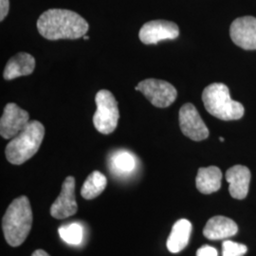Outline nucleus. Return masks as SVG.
Masks as SVG:
<instances>
[{"instance_id":"nucleus-1","label":"nucleus","mask_w":256,"mask_h":256,"mask_svg":"<svg viewBox=\"0 0 256 256\" xmlns=\"http://www.w3.org/2000/svg\"><path fill=\"white\" fill-rule=\"evenodd\" d=\"M39 34L48 40L78 39L84 36L90 26L78 14L68 10H48L37 20Z\"/></svg>"},{"instance_id":"nucleus-2","label":"nucleus","mask_w":256,"mask_h":256,"mask_svg":"<svg viewBox=\"0 0 256 256\" xmlns=\"http://www.w3.org/2000/svg\"><path fill=\"white\" fill-rule=\"evenodd\" d=\"M32 226V210L27 196H22L10 204L3 220L2 229L7 243L18 247L28 238Z\"/></svg>"},{"instance_id":"nucleus-3","label":"nucleus","mask_w":256,"mask_h":256,"mask_svg":"<svg viewBox=\"0 0 256 256\" xmlns=\"http://www.w3.org/2000/svg\"><path fill=\"white\" fill-rule=\"evenodd\" d=\"M45 136V128L38 120H30L6 147V158L12 164L21 165L36 155Z\"/></svg>"},{"instance_id":"nucleus-4","label":"nucleus","mask_w":256,"mask_h":256,"mask_svg":"<svg viewBox=\"0 0 256 256\" xmlns=\"http://www.w3.org/2000/svg\"><path fill=\"white\" fill-rule=\"evenodd\" d=\"M202 101L210 115L223 120L241 119L245 112L240 102L230 98L228 86L221 82H214L205 88Z\"/></svg>"},{"instance_id":"nucleus-5","label":"nucleus","mask_w":256,"mask_h":256,"mask_svg":"<svg viewBox=\"0 0 256 256\" xmlns=\"http://www.w3.org/2000/svg\"><path fill=\"white\" fill-rule=\"evenodd\" d=\"M95 102L97 110L93 116V124L102 134H111L119 122L118 102L114 95L106 90H102L96 94Z\"/></svg>"},{"instance_id":"nucleus-6","label":"nucleus","mask_w":256,"mask_h":256,"mask_svg":"<svg viewBox=\"0 0 256 256\" xmlns=\"http://www.w3.org/2000/svg\"><path fill=\"white\" fill-rule=\"evenodd\" d=\"M135 90L142 92L153 106L160 108L171 106L178 97L174 86L164 80L146 79L138 82Z\"/></svg>"},{"instance_id":"nucleus-7","label":"nucleus","mask_w":256,"mask_h":256,"mask_svg":"<svg viewBox=\"0 0 256 256\" xmlns=\"http://www.w3.org/2000/svg\"><path fill=\"white\" fill-rule=\"evenodd\" d=\"M180 126L186 137L200 142L209 137V129L204 124L194 106L188 102L180 110Z\"/></svg>"},{"instance_id":"nucleus-8","label":"nucleus","mask_w":256,"mask_h":256,"mask_svg":"<svg viewBox=\"0 0 256 256\" xmlns=\"http://www.w3.org/2000/svg\"><path fill=\"white\" fill-rule=\"evenodd\" d=\"M30 115L14 102L6 104L0 120V134L4 138H12L27 126Z\"/></svg>"},{"instance_id":"nucleus-9","label":"nucleus","mask_w":256,"mask_h":256,"mask_svg":"<svg viewBox=\"0 0 256 256\" xmlns=\"http://www.w3.org/2000/svg\"><path fill=\"white\" fill-rule=\"evenodd\" d=\"M180 36V28L174 22L154 20L146 23L140 30V40L146 45L156 44L162 40H173Z\"/></svg>"},{"instance_id":"nucleus-10","label":"nucleus","mask_w":256,"mask_h":256,"mask_svg":"<svg viewBox=\"0 0 256 256\" xmlns=\"http://www.w3.org/2000/svg\"><path fill=\"white\" fill-rule=\"evenodd\" d=\"M78 210L75 198V178L68 176L63 182L62 190L50 207V214L56 220L72 216Z\"/></svg>"},{"instance_id":"nucleus-11","label":"nucleus","mask_w":256,"mask_h":256,"mask_svg":"<svg viewBox=\"0 0 256 256\" xmlns=\"http://www.w3.org/2000/svg\"><path fill=\"white\" fill-rule=\"evenodd\" d=\"M232 42L244 50H256V18L244 16L236 19L230 28Z\"/></svg>"},{"instance_id":"nucleus-12","label":"nucleus","mask_w":256,"mask_h":256,"mask_svg":"<svg viewBox=\"0 0 256 256\" xmlns=\"http://www.w3.org/2000/svg\"><path fill=\"white\" fill-rule=\"evenodd\" d=\"M226 180L229 182L230 196L236 200H244L248 192L250 172L243 165H236L226 172Z\"/></svg>"},{"instance_id":"nucleus-13","label":"nucleus","mask_w":256,"mask_h":256,"mask_svg":"<svg viewBox=\"0 0 256 256\" xmlns=\"http://www.w3.org/2000/svg\"><path fill=\"white\" fill-rule=\"evenodd\" d=\"M238 227L234 220L225 216H214L206 223L203 234L210 240H221L236 234Z\"/></svg>"},{"instance_id":"nucleus-14","label":"nucleus","mask_w":256,"mask_h":256,"mask_svg":"<svg viewBox=\"0 0 256 256\" xmlns=\"http://www.w3.org/2000/svg\"><path fill=\"white\" fill-rule=\"evenodd\" d=\"M36 68V59L27 52H19L9 60L6 64L3 77L5 80H14L20 76L32 74Z\"/></svg>"},{"instance_id":"nucleus-15","label":"nucleus","mask_w":256,"mask_h":256,"mask_svg":"<svg viewBox=\"0 0 256 256\" xmlns=\"http://www.w3.org/2000/svg\"><path fill=\"white\" fill-rule=\"evenodd\" d=\"M192 232V224L189 220L176 221L167 239V248L172 254L182 252L188 245L189 238Z\"/></svg>"},{"instance_id":"nucleus-16","label":"nucleus","mask_w":256,"mask_h":256,"mask_svg":"<svg viewBox=\"0 0 256 256\" xmlns=\"http://www.w3.org/2000/svg\"><path fill=\"white\" fill-rule=\"evenodd\" d=\"M222 172L216 166L200 168L196 178V188L204 194H210L218 191L221 187Z\"/></svg>"},{"instance_id":"nucleus-17","label":"nucleus","mask_w":256,"mask_h":256,"mask_svg":"<svg viewBox=\"0 0 256 256\" xmlns=\"http://www.w3.org/2000/svg\"><path fill=\"white\" fill-rule=\"evenodd\" d=\"M108 180L104 174L99 171H94L88 176L82 185L81 194L84 200H93L104 191Z\"/></svg>"},{"instance_id":"nucleus-18","label":"nucleus","mask_w":256,"mask_h":256,"mask_svg":"<svg viewBox=\"0 0 256 256\" xmlns=\"http://www.w3.org/2000/svg\"><path fill=\"white\" fill-rule=\"evenodd\" d=\"M111 166L119 174H129L136 167V160L131 153L120 150L112 156Z\"/></svg>"},{"instance_id":"nucleus-19","label":"nucleus","mask_w":256,"mask_h":256,"mask_svg":"<svg viewBox=\"0 0 256 256\" xmlns=\"http://www.w3.org/2000/svg\"><path fill=\"white\" fill-rule=\"evenodd\" d=\"M60 238L70 245H78L82 239V226L78 223H70L59 228Z\"/></svg>"},{"instance_id":"nucleus-20","label":"nucleus","mask_w":256,"mask_h":256,"mask_svg":"<svg viewBox=\"0 0 256 256\" xmlns=\"http://www.w3.org/2000/svg\"><path fill=\"white\" fill-rule=\"evenodd\" d=\"M248 252L246 245L239 244L234 241H224L222 244L223 256H244Z\"/></svg>"},{"instance_id":"nucleus-21","label":"nucleus","mask_w":256,"mask_h":256,"mask_svg":"<svg viewBox=\"0 0 256 256\" xmlns=\"http://www.w3.org/2000/svg\"><path fill=\"white\" fill-rule=\"evenodd\" d=\"M196 256H218V252L214 248L204 245L198 250Z\"/></svg>"},{"instance_id":"nucleus-22","label":"nucleus","mask_w":256,"mask_h":256,"mask_svg":"<svg viewBox=\"0 0 256 256\" xmlns=\"http://www.w3.org/2000/svg\"><path fill=\"white\" fill-rule=\"evenodd\" d=\"M10 9L9 0H0V20L3 21L7 16Z\"/></svg>"},{"instance_id":"nucleus-23","label":"nucleus","mask_w":256,"mask_h":256,"mask_svg":"<svg viewBox=\"0 0 256 256\" xmlns=\"http://www.w3.org/2000/svg\"><path fill=\"white\" fill-rule=\"evenodd\" d=\"M32 256H50L48 254H46L45 250H36L34 254H32Z\"/></svg>"},{"instance_id":"nucleus-24","label":"nucleus","mask_w":256,"mask_h":256,"mask_svg":"<svg viewBox=\"0 0 256 256\" xmlns=\"http://www.w3.org/2000/svg\"><path fill=\"white\" fill-rule=\"evenodd\" d=\"M82 38L84 39V40H88L90 39V37L86 36H82Z\"/></svg>"},{"instance_id":"nucleus-25","label":"nucleus","mask_w":256,"mask_h":256,"mask_svg":"<svg viewBox=\"0 0 256 256\" xmlns=\"http://www.w3.org/2000/svg\"><path fill=\"white\" fill-rule=\"evenodd\" d=\"M220 142H224V138L222 137L220 138Z\"/></svg>"}]
</instances>
